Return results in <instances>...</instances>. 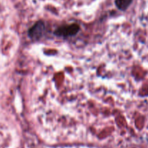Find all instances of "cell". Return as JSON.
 Wrapping results in <instances>:
<instances>
[{"mask_svg":"<svg viewBox=\"0 0 148 148\" xmlns=\"http://www.w3.org/2000/svg\"><path fill=\"white\" fill-rule=\"evenodd\" d=\"M79 30V27L76 24L62 26L55 31V34L61 36H69L76 34Z\"/></svg>","mask_w":148,"mask_h":148,"instance_id":"1","label":"cell"},{"mask_svg":"<svg viewBox=\"0 0 148 148\" xmlns=\"http://www.w3.org/2000/svg\"><path fill=\"white\" fill-rule=\"evenodd\" d=\"M45 30L44 23L42 21H38L29 30L28 35L31 39L38 40L42 37Z\"/></svg>","mask_w":148,"mask_h":148,"instance_id":"2","label":"cell"},{"mask_svg":"<svg viewBox=\"0 0 148 148\" xmlns=\"http://www.w3.org/2000/svg\"><path fill=\"white\" fill-rule=\"evenodd\" d=\"M132 2V0H115L116 6L121 10H126Z\"/></svg>","mask_w":148,"mask_h":148,"instance_id":"3","label":"cell"}]
</instances>
